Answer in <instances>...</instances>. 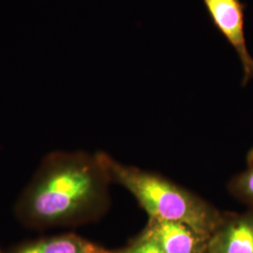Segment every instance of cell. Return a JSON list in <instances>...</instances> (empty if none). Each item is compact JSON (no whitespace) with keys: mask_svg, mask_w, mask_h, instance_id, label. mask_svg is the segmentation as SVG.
<instances>
[{"mask_svg":"<svg viewBox=\"0 0 253 253\" xmlns=\"http://www.w3.org/2000/svg\"><path fill=\"white\" fill-rule=\"evenodd\" d=\"M14 253H115L77 235H65L25 245Z\"/></svg>","mask_w":253,"mask_h":253,"instance_id":"6","label":"cell"},{"mask_svg":"<svg viewBox=\"0 0 253 253\" xmlns=\"http://www.w3.org/2000/svg\"><path fill=\"white\" fill-rule=\"evenodd\" d=\"M111 182L97 153L52 152L22 192L14 212L32 226L88 221L106 212Z\"/></svg>","mask_w":253,"mask_h":253,"instance_id":"1","label":"cell"},{"mask_svg":"<svg viewBox=\"0 0 253 253\" xmlns=\"http://www.w3.org/2000/svg\"><path fill=\"white\" fill-rule=\"evenodd\" d=\"M115 253H166L152 240L142 236L135 243Z\"/></svg>","mask_w":253,"mask_h":253,"instance_id":"8","label":"cell"},{"mask_svg":"<svg viewBox=\"0 0 253 253\" xmlns=\"http://www.w3.org/2000/svg\"><path fill=\"white\" fill-rule=\"evenodd\" d=\"M97 156L112 182L129 191L149 217L182 222L210 237L223 216L207 201L171 181L119 163L104 152Z\"/></svg>","mask_w":253,"mask_h":253,"instance_id":"2","label":"cell"},{"mask_svg":"<svg viewBox=\"0 0 253 253\" xmlns=\"http://www.w3.org/2000/svg\"><path fill=\"white\" fill-rule=\"evenodd\" d=\"M228 189L235 199L253 208V148L248 154L245 170L232 178Z\"/></svg>","mask_w":253,"mask_h":253,"instance_id":"7","label":"cell"},{"mask_svg":"<svg viewBox=\"0 0 253 253\" xmlns=\"http://www.w3.org/2000/svg\"><path fill=\"white\" fill-rule=\"evenodd\" d=\"M213 26L234 48L243 69L242 85L253 78V57L245 34V9L242 0H203Z\"/></svg>","mask_w":253,"mask_h":253,"instance_id":"3","label":"cell"},{"mask_svg":"<svg viewBox=\"0 0 253 253\" xmlns=\"http://www.w3.org/2000/svg\"><path fill=\"white\" fill-rule=\"evenodd\" d=\"M208 249L209 253H253V208L223 216L208 239Z\"/></svg>","mask_w":253,"mask_h":253,"instance_id":"5","label":"cell"},{"mask_svg":"<svg viewBox=\"0 0 253 253\" xmlns=\"http://www.w3.org/2000/svg\"><path fill=\"white\" fill-rule=\"evenodd\" d=\"M143 236L166 253H201L208 248L209 239L182 222L158 217H149Z\"/></svg>","mask_w":253,"mask_h":253,"instance_id":"4","label":"cell"}]
</instances>
